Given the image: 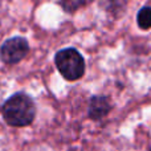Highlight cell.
<instances>
[{"mask_svg": "<svg viewBox=\"0 0 151 151\" xmlns=\"http://www.w3.org/2000/svg\"><path fill=\"white\" fill-rule=\"evenodd\" d=\"M86 3H80V1H68V3H61V5H63L64 8H65L66 12H74L77 8L82 7V5H85Z\"/></svg>", "mask_w": 151, "mask_h": 151, "instance_id": "8992f818", "label": "cell"}, {"mask_svg": "<svg viewBox=\"0 0 151 151\" xmlns=\"http://www.w3.org/2000/svg\"><path fill=\"white\" fill-rule=\"evenodd\" d=\"M150 151H151V150H150Z\"/></svg>", "mask_w": 151, "mask_h": 151, "instance_id": "52a82bcc", "label": "cell"}, {"mask_svg": "<svg viewBox=\"0 0 151 151\" xmlns=\"http://www.w3.org/2000/svg\"><path fill=\"white\" fill-rule=\"evenodd\" d=\"M55 63L61 76L68 81L78 80L85 73V60L74 48H65L60 50L55 57Z\"/></svg>", "mask_w": 151, "mask_h": 151, "instance_id": "7a4b0ae2", "label": "cell"}, {"mask_svg": "<svg viewBox=\"0 0 151 151\" xmlns=\"http://www.w3.org/2000/svg\"><path fill=\"white\" fill-rule=\"evenodd\" d=\"M1 113L8 125L15 127H24L33 122L36 117V106L29 96L17 93L4 102Z\"/></svg>", "mask_w": 151, "mask_h": 151, "instance_id": "6da1fadb", "label": "cell"}, {"mask_svg": "<svg viewBox=\"0 0 151 151\" xmlns=\"http://www.w3.org/2000/svg\"><path fill=\"white\" fill-rule=\"evenodd\" d=\"M137 21L141 29L149 31L151 28V7H143L137 15Z\"/></svg>", "mask_w": 151, "mask_h": 151, "instance_id": "5b68a950", "label": "cell"}, {"mask_svg": "<svg viewBox=\"0 0 151 151\" xmlns=\"http://www.w3.org/2000/svg\"><path fill=\"white\" fill-rule=\"evenodd\" d=\"M29 50L28 41L23 37H12L1 45L0 56L7 64H17L27 56Z\"/></svg>", "mask_w": 151, "mask_h": 151, "instance_id": "3957f363", "label": "cell"}, {"mask_svg": "<svg viewBox=\"0 0 151 151\" xmlns=\"http://www.w3.org/2000/svg\"><path fill=\"white\" fill-rule=\"evenodd\" d=\"M111 105L107 97L105 96H93L89 102L88 114L91 119H101L109 114Z\"/></svg>", "mask_w": 151, "mask_h": 151, "instance_id": "277c9868", "label": "cell"}]
</instances>
